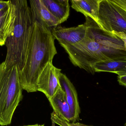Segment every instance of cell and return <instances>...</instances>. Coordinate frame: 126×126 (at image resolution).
Listing matches in <instances>:
<instances>
[{"label": "cell", "mask_w": 126, "mask_h": 126, "mask_svg": "<svg viewBox=\"0 0 126 126\" xmlns=\"http://www.w3.org/2000/svg\"><path fill=\"white\" fill-rule=\"evenodd\" d=\"M87 31L84 38L78 43L64 47L69 59L74 66L88 73H95L93 67L98 62L126 55V52L119 50L120 47L116 38L101 29L98 24L86 17Z\"/></svg>", "instance_id": "obj_1"}, {"label": "cell", "mask_w": 126, "mask_h": 126, "mask_svg": "<svg viewBox=\"0 0 126 126\" xmlns=\"http://www.w3.org/2000/svg\"><path fill=\"white\" fill-rule=\"evenodd\" d=\"M51 30L34 22L32 40L23 69L19 73L22 89L27 92L38 91V80L44 70L57 54Z\"/></svg>", "instance_id": "obj_2"}, {"label": "cell", "mask_w": 126, "mask_h": 126, "mask_svg": "<svg viewBox=\"0 0 126 126\" xmlns=\"http://www.w3.org/2000/svg\"><path fill=\"white\" fill-rule=\"evenodd\" d=\"M16 9L14 29L5 42L7 47L6 67L16 65L19 73L24 67L32 40L34 22L26 0H12Z\"/></svg>", "instance_id": "obj_3"}, {"label": "cell", "mask_w": 126, "mask_h": 126, "mask_svg": "<svg viewBox=\"0 0 126 126\" xmlns=\"http://www.w3.org/2000/svg\"><path fill=\"white\" fill-rule=\"evenodd\" d=\"M23 89L16 65L6 67L0 64V126L12 123L13 116L23 99Z\"/></svg>", "instance_id": "obj_4"}, {"label": "cell", "mask_w": 126, "mask_h": 126, "mask_svg": "<svg viewBox=\"0 0 126 126\" xmlns=\"http://www.w3.org/2000/svg\"><path fill=\"white\" fill-rule=\"evenodd\" d=\"M98 24L109 34L112 31L126 33V11L111 0H101Z\"/></svg>", "instance_id": "obj_5"}, {"label": "cell", "mask_w": 126, "mask_h": 126, "mask_svg": "<svg viewBox=\"0 0 126 126\" xmlns=\"http://www.w3.org/2000/svg\"><path fill=\"white\" fill-rule=\"evenodd\" d=\"M61 71V69L57 68L51 63L44 70L39 78L38 91L43 93L48 100L62 89L59 79Z\"/></svg>", "instance_id": "obj_6"}, {"label": "cell", "mask_w": 126, "mask_h": 126, "mask_svg": "<svg viewBox=\"0 0 126 126\" xmlns=\"http://www.w3.org/2000/svg\"><path fill=\"white\" fill-rule=\"evenodd\" d=\"M87 27L85 23L76 27L66 28L58 26L51 30L55 39L58 41L62 47L78 43L86 36Z\"/></svg>", "instance_id": "obj_7"}, {"label": "cell", "mask_w": 126, "mask_h": 126, "mask_svg": "<svg viewBox=\"0 0 126 126\" xmlns=\"http://www.w3.org/2000/svg\"><path fill=\"white\" fill-rule=\"evenodd\" d=\"M16 19L15 7L12 0H0V46L5 45L13 29Z\"/></svg>", "instance_id": "obj_8"}, {"label": "cell", "mask_w": 126, "mask_h": 126, "mask_svg": "<svg viewBox=\"0 0 126 126\" xmlns=\"http://www.w3.org/2000/svg\"><path fill=\"white\" fill-rule=\"evenodd\" d=\"M29 2L34 22L37 21L51 30L60 24L58 20L49 11L42 0H30Z\"/></svg>", "instance_id": "obj_9"}, {"label": "cell", "mask_w": 126, "mask_h": 126, "mask_svg": "<svg viewBox=\"0 0 126 126\" xmlns=\"http://www.w3.org/2000/svg\"><path fill=\"white\" fill-rule=\"evenodd\" d=\"M59 79L61 88L65 92L67 101L70 109L72 117L71 123H76L79 120L80 113L77 91L66 75L61 72Z\"/></svg>", "instance_id": "obj_10"}, {"label": "cell", "mask_w": 126, "mask_h": 126, "mask_svg": "<svg viewBox=\"0 0 126 126\" xmlns=\"http://www.w3.org/2000/svg\"><path fill=\"white\" fill-rule=\"evenodd\" d=\"M93 69L95 72H112L118 76L126 75V55L98 62L94 65Z\"/></svg>", "instance_id": "obj_11"}, {"label": "cell", "mask_w": 126, "mask_h": 126, "mask_svg": "<svg viewBox=\"0 0 126 126\" xmlns=\"http://www.w3.org/2000/svg\"><path fill=\"white\" fill-rule=\"evenodd\" d=\"M48 100L54 111L56 114L63 119L72 122L70 109L67 101L65 92L62 89L58 91Z\"/></svg>", "instance_id": "obj_12"}, {"label": "cell", "mask_w": 126, "mask_h": 126, "mask_svg": "<svg viewBox=\"0 0 126 126\" xmlns=\"http://www.w3.org/2000/svg\"><path fill=\"white\" fill-rule=\"evenodd\" d=\"M101 0H71L72 8L89 17L98 24L99 5Z\"/></svg>", "instance_id": "obj_13"}, {"label": "cell", "mask_w": 126, "mask_h": 126, "mask_svg": "<svg viewBox=\"0 0 126 126\" xmlns=\"http://www.w3.org/2000/svg\"><path fill=\"white\" fill-rule=\"evenodd\" d=\"M49 11L57 18L60 24L67 20L70 14L68 0H42Z\"/></svg>", "instance_id": "obj_14"}, {"label": "cell", "mask_w": 126, "mask_h": 126, "mask_svg": "<svg viewBox=\"0 0 126 126\" xmlns=\"http://www.w3.org/2000/svg\"><path fill=\"white\" fill-rule=\"evenodd\" d=\"M51 119L52 122L60 126H92L79 123H71L63 119L54 111L51 114Z\"/></svg>", "instance_id": "obj_15"}, {"label": "cell", "mask_w": 126, "mask_h": 126, "mask_svg": "<svg viewBox=\"0 0 126 126\" xmlns=\"http://www.w3.org/2000/svg\"><path fill=\"white\" fill-rule=\"evenodd\" d=\"M111 34L116 36L123 41L126 52V33L124 32H118L112 31L109 33L110 35H111Z\"/></svg>", "instance_id": "obj_16"}, {"label": "cell", "mask_w": 126, "mask_h": 126, "mask_svg": "<svg viewBox=\"0 0 126 126\" xmlns=\"http://www.w3.org/2000/svg\"><path fill=\"white\" fill-rule=\"evenodd\" d=\"M116 5L126 11V0H111Z\"/></svg>", "instance_id": "obj_17"}, {"label": "cell", "mask_w": 126, "mask_h": 126, "mask_svg": "<svg viewBox=\"0 0 126 126\" xmlns=\"http://www.w3.org/2000/svg\"><path fill=\"white\" fill-rule=\"evenodd\" d=\"M118 81L120 85L126 87V75L118 76Z\"/></svg>", "instance_id": "obj_18"}, {"label": "cell", "mask_w": 126, "mask_h": 126, "mask_svg": "<svg viewBox=\"0 0 126 126\" xmlns=\"http://www.w3.org/2000/svg\"><path fill=\"white\" fill-rule=\"evenodd\" d=\"M44 126V124H43V125H39V124H35V125H29V126Z\"/></svg>", "instance_id": "obj_19"}, {"label": "cell", "mask_w": 126, "mask_h": 126, "mask_svg": "<svg viewBox=\"0 0 126 126\" xmlns=\"http://www.w3.org/2000/svg\"><path fill=\"white\" fill-rule=\"evenodd\" d=\"M55 124L54 123V122H52V126H55Z\"/></svg>", "instance_id": "obj_20"}, {"label": "cell", "mask_w": 126, "mask_h": 126, "mask_svg": "<svg viewBox=\"0 0 126 126\" xmlns=\"http://www.w3.org/2000/svg\"><path fill=\"white\" fill-rule=\"evenodd\" d=\"M124 126H126V123H125V124H124Z\"/></svg>", "instance_id": "obj_21"}]
</instances>
